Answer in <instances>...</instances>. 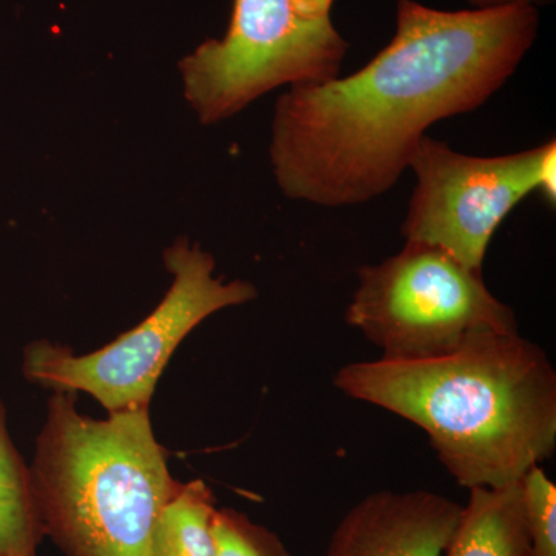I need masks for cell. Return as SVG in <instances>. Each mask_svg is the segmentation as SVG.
I'll return each mask as SVG.
<instances>
[{
    "mask_svg": "<svg viewBox=\"0 0 556 556\" xmlns=\"http://www.w3.org/2000/svg\"><path fill=\"white\" fill-rule=\"evenodd\" d=\"M211 486L201 479L181 482L156 525L150 556H215Z\"/></svg>",
    "mask_w": 556,
    "mask_h": 556,
    "instance_id": "8fae6325",
    "label": "cell"
},
{
    "mask_svg": "<svg viewBox=\"0 0 556 556\" xmlns=\"http://www.w3.org/2000/svg\"><path fill=\"white\" fill-rule=\"evenodd\" d=\"M546 146L514 155L470 156L426 135L409 163L416 188L402 237L444 249L467 268L481 273L501 223L540 190Z\"/></svg>",
    "mask_w": 556,
    "mask_h": 556,
    "instance_id": "52a82bcc",
    "label": "cell"
},
{
    "mask_svg": "<svg viewBox=\"0 0 556 556\" xmlns=\"http://www.w3.org/2000/svg\"><path fill=\"white\" fill-rule=\"evenodd\" d=\"M529 525V556H556V485L543 467L522 479Z\"/></svg>",
    "mask_w": 556,
    "mask_h": 556,
    "instance_id": "4fadbf2b",
    "label": "cell"
},
{
    "mask_svg": "<svg viewBox=\"0 0 556 556\" xmlns=\"http://www.w3.org/2000/svg\"><path fill=\"white\" fill-rule=\"evenodd\" d=\"M538 28V9L527 3L447 11L399 0L396 33L365 67L278 98L269 149L278 188L321 207L383 195L428 127L503 89Z\"/></svg>",
    "mask_w": 556,
    "mask_h": 556,
    "instance_id": "6da1fadb",
    "label": "cell"
},
{
    "mask_svg": "<svg viewBox=\"0 0 556 556\" xmlns=\"http://www.w3.org/2000/svg\"><path fill=\"white\" fill-rule=\"evenodd\" d=\"M334 2L233 0L226 35L179 62L201 123H222L281 86L338 78L350 46L332 22Z\"/></svg>",
    "mask_w": 556,
    "mask_h": 556,
    "instance_id": "5b68a950",
    "label": "cell"
},
{
    "mask_svg": "<svg viewBox=\"0 0 556 556\" xmlns=\"http://www.w3.org/2000/svg\"><path fill=\"white\" fill-rule=\"evenodd\" d=\"M530 538L522 481L470 489L467 506L444 556H529Z\"/></svg>",
    "mask_w": 556,
    "mask_h": 556,
    "instance_id": "9c48e42d",
    "label": "cell"
},
{
    "mask_svg": "<svg viewBox=\"0 0 556 556\" xmlns=\"http://www.w3.org/2000/svg\"><path fill=\"white\" fill-rule=\"evenodd\" d=\"M43 538L30 466L11 441L0 397V556H39Z\"/></svg>",
    "mask_w": 556,
    "mask_h": 556,
    "instance_id": "30bf717a",
    "label": "cell"
},
{
    "mask_svg": "<svg viewBox=\"0 0 556 556\" xmlns=\"http://www.w3.org/2000/svg\"><path fill=\"white\" fill-rule=\"evenodd\" d=\"M556 144L555 139L547 142L546 153H544L543 164H541V195L546 199L548 204L555 206L556 201Z\"/></svg>",
    "mask_w": 556,
    "mask_h": 556,
    "instance_id": "5bb4252c",
    "label": "cell"
},
{
    "mask_svg": "<svg viewBox=\"0 0 556 556\" xmlns=\"http://www.w3.org/2000/svg\"><path fill=\"white\" fill-rule=\"evenodd\" d=\"M473 9H496V7L514 5V3H527V5H544V3L551 2V0H467Z\"/></svg>",
    "mask_w": 556,
    "mask_h": 556,
    "instance_id": "9a60e30c",
    "label": "cell"
},
{
    "mask_svg": "<svg viewBox=\"0 0 556 556\" xmlns=\"http://www.w3.org/2000/svg\"><path fill=\"white\" fill-rule=\"evenodd\" d=\"M164 265L174 277L172 287L137 327L89 354L36 340L24 350L25 379L51 391L89 394L108 415L150 409L161 375L182 340L212 314L257 299L251 281L215 277V258L188 239L164 251Z\"/></svg>",
    "mask_w": 556,
    "mask_h": 556,
    "instance_id": "277c9868",
    "label": "cell"
},
{
    "mask_svg": "<svg viewBox=\"0 0 556 556\" xmlns=\"http://www.w3.org/2000/svg\"><path fill=\"white\" fill-rule=\"evenodd\" d=\"M78 394L53 391L30 466L43 535L65 556H150L181 482L150 409L83 415Z\"/></svg>",
    "mask_w": 556,
    "mask_h": 556,
    "instance_id": "3957f363",
    "label": "cell"
},
{
    "mask_svg": "<svg viewBox=\"0 0 556 556\" xmlns=\"http://www.w3.org/2000/svg\"><path fill=\"white\" fill-rule=\"evenodd\" d=\"M334 387L419 427L468 490L517 484L555 453V367L519 332H478L438 356L353 362Z\"/></svg>",
    "mask_w": 556,
    "mask_h": 556,
    "instance_id": "7a4b0ae2",
    "label": "cell"
},
{
    "mask_svg": "<svg viewBox=\"0 0 556 556\" xmlns=\"http://www.w3.org/2000/svg\"><path fill=\"white\" fill-rule=\"evenodd\" d=\"M345 320L382 357L448 353L478 332H519L515 311L490 292L482 274L430 244L412 243L357 270Z\"/></svg>",
    "mask_w": 556,
    "mask_h": 556,
    "instance_id": "8992f818",
    "label": "cell"
},
{
    "mask_svg": "<svg viewBox=\"0 0 556 556\" xmlns=\"http://www.w3.org/2000/svg\"><path fill=\"white\" fill-rule=\"evenodd\" d=\"M212 538L215 556H292L277 533L236 508H215Z\"/></svg>",
    "mask_w": 556,
    "mask_h": 556,
    "instance_id": "7c38bea8",
    "label": "cell"
},
{
    "mask_svg": "<svg viewBox=\"0 0 556 556\" xmlns=\"http://www.w3.org/2000/svg\"><path fill=\"white\" fill-rule=\"evenodd\" d=\"M460 510L428 490L369 493L340 519L325 556H444Z\"/></svg>",
    "mask_w": 556,
    "mask_h": 556,
    "instance_id": "ba28073f",
    "label": "cell"
}]
</instances>
